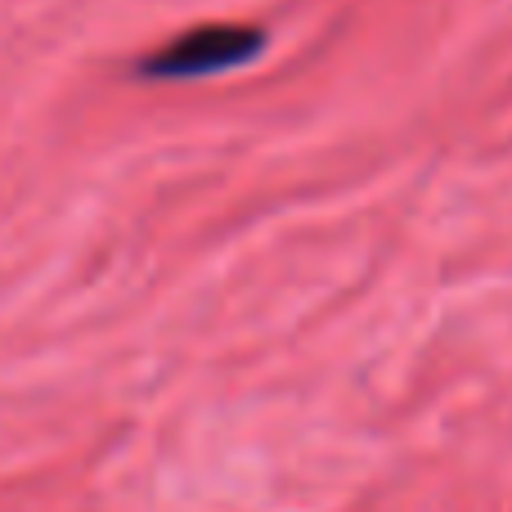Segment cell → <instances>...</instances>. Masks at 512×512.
Instances as JSON below:
<instances>
[{
  "instance_id": "cell-1",
  "label": "cell",
  "mask_w": 512,
  "mask_h": 512,
  "mask_svg": "<svg viewBox=\"0 0 512 512\" xmlns=\"http://www.w3.org/2000/svg\"><path fill=\"white\" fill-rule=\"evenodd\" d=\"M265 50V32L261 27H243V23H207L194 32L167 41L162 50H153L149 59H140V72L149 81H198V77H216L252 63Z\"/></svg>"
}]
</instances>
